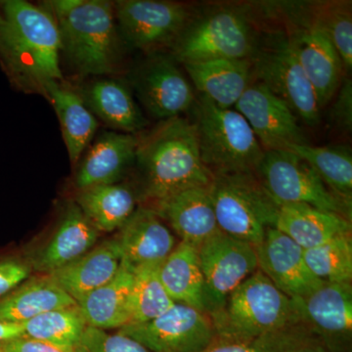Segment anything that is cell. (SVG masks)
I'll return each instance as SVG.
<instances>
[{"instance_id":"obj_12","label":"cell","mask_w":352,"mask_h":352,"mask_svg":"<svg viewBox=\"0 0 352 352\" xmlns=\"http://www.w3.org/2000/svg\"><path fill=\"white\" fill-rule=\"evenodd\" d=\"M204 277L205 312L212 315L229 296L258 270L256 249L226 233L219 232L198 249Z\"/></svg>"},{"instance_id":"obj_28","label":"cell","mask_w":352,"mask_h":352,"mask_svg":"<svg viewBox=\"0 0 352 352\" xmlns=\"http://www.w3.org/2000/svg\"><path fill=\"white\" fill-rule=\"evenodd\" d=\"M80 97L92 113L113 129L134 134L147 126L131 90L120 80H95L83 88Z\"/></svg>"},{"instance_id":"obj_7","label":"cell","mask_w":352,"mask_h":352,"mask_svg":"<svg viewBox=\"0 0 352 352\" xmlns=\"http://www.w3.org/2000/svg\"><path fill=\"white\" fill-rule=\"evenodd\" d=\"M210 191L217 224L226 235L256 247L266 229L275 227L279 205L256 173L214 176Z\"/></svg>"},{"instance_id":"obj_24","label":"cell","mask_w":352,"mask_h":352,"mask_svg":"<svg viewBox=\"0 0 352 352\" xmlns=\"http://www.w3.org/2000/svg\"><path fill=\"white\" fill-rule=\"evenodd\" d=\"M197 91L222 109H231L252 85L251 60H214L183 64Z\"/></svg>"},{"instance_id":"obj_35","label":"cell","mask_w":352,"mask_h":352,"mask_svg":"<svg viewBox=\"0 0 352 352\" xmlns=\"http://www.w3.org/2000/svg\"><path fill=\"white\" fill-rule=\"evenodd\" d=\"M305 258L312 274L327 283H351V233L305 250Z\"/></svg>"},{"instance_id":"obj_20","label":"cell","mask_w":352,"mask_h":352,"mask_svg":"<svg viewBox=\"0 0 352 352\" xmlns=\"http://www.w3.org/2000/svg\"><path fill=\"white\" fill-rule=\"evenodd\" d=\"M99 233L78 206L69 204L50 240L29 261L32 270L50 275L69 265L94 247Z\"/></svg>"},{"instance_id":"obj_5","label":"cell","mask_w":352,"mask_h":352,"mask_svg":"<svg viewBox=\"0 0 352 352\" xmlns=\"http://www.w3.org/2000/svg\"><path fill=\"white\" fill-rule=\"evenodd\" d=\"M258 36L247 11L239 7H214L193 13L170 46V55L182 65L251 59Z\"/></svg>"},{"instance_id":"obj_3","label":"cell","mask_w":352,"mask_h":352,"mask_svg":"<svg viewBox=\"0 0 352 352\" xmlns=\"http://www.w3.org/2000/svg\"><path fill=\"white\" fill-rule=\"evenodd\" d=\"M44 6L56 20L61 51L82 75L113 73L120 38L113 4L106 0H57Z\"/></svg>"},{"instance_id":"obj_16","label":"cell","mask_w":352,"mask_h":352,"mask_svg":"<svg viewBox=\"0 0 352 352\" xmlns=\"http://www.w3.org/2000/svg\"><path fill=\"white\" fill-rule=\"evenodd\" d=\"M254 249L258 270L289 298L307 295L323 283L308 268L305 250L275 227L266 229Z\"/></svg>"},{"instance_id":"obj_15","label":"cell","mask_w":352,"mask_h":352,"mask_svg":"<svg viewBox=\"0 0 352 352\" xmlns=\"http://www.w3.org/2000/svg\"><path fill=\"white\" fill-rule=\"evenodd\" d=\"M234 108L247 120L264 151L307 144L298 117L263 83H252Z\"/></svg>"},{"instance_id":"obj_1","label":"cell","mask_w":352,"mask_h":352,"mask_svg":"<svg viewBox=\"0 0 352 352\" xmlns=\"http://www.w3.org/2000/svg\"><path fill=\"white\" fill-rule=\"evenodd\" d=\"M138 200L153 208L193 187L208 186L212 176L201 163L196 132L184 117L161 120L138 138L135 160Z\"/></svg>"},{"instance_id":"obj_4","label":"cell","mask_w":352,"mask_h":352,"mask_svg":"<svg viewBox=\"0 0 352 352\" xmlns=\"http://www.w3.org/2000/svg\"><path fill=\"white\" fill-rule=\"evenodd\" d=\"M189 113L201 163L212 177L256 173L264 150L241 113L220 108L200 94Z\"/></svg>"},{"instance_id":"obj_27","label":"cell","mask_w":352,"mask_h":352,"mask_svg":"<svg viewBox=\"0 0 352 352\" xmlns=\"http://www.w3.org/2000/svg\"><path fill=\"white\" fill-rule=\"evenodd\" d=\"M133 279L134 268L122 261L117 274L110 281L78 303L87 326L106 331L129 324Z\"/></svg>"},{"instance_id":"obj_11","label":"cell","mask_w":352,"mask_h":352,"mask_svg":"<svg viewBox=\"0 0 352 352\" xmlns=\"http://www.w3.org/2000/svg\"><path fill=\"white\" fill-rule=\"evenodd\" d=\"M118 332L151 352H201L217 340L210 315L176 302L153 320L127 324Z\"/></svg>"},{"instance_id":"obj_43","label":"cell","mask_w":352,"mask_h":352,"mask_svg":"<svg viewBox=\"0 0 352 352\" xmlns=\"http://www.w3.org/2000/svg\"><path fill=\"white\" fill-rule=\"evenodd\" d=\"M4 19L3 16L0 15V29H1L2 25H3Z\"/></svg>"},{"instance_id":"obj_30","label":"cell","mask_w":352,"mask_h":352,"mask_svg":"<svg viewBox=\"0 0 352 352\" xmlns=\"http://www.w3.org/2000/svg\"><path fill=\"white\" fill-rule=\"evenodd\" d=\"M138 201V191L113 183L80 190L76 204L99 232H113L135 212Z\"/></svg>"},{"instance_id":"obj_29","label":"cell","mask_w":352,"mask_h":352,"mask_svg":"<svg viewBox=\"0 0 352 352\" xmlns=\"http://www.w3.org/2000/svg\"><path fill=\"white\" fill-rule=\"evenodd\" d=\"M76 305L78 302L50 275H41L29 278L8 295L0 298V321L24 323L44 312Z\"/></svg>"},{"instance_id":"obj_8","label":"cell","mask_w":352,"mask_h":352,"mask_svg":"<svg viewBox=\"0 0 352 352\" xmlns=\"http://www.w3.org/2000/svg\"><path fill=\"white\" fill-rule=\"evenodd\" d=\"M252 78L283 100L298 119L309 126L320 122L314 88L296 56L288 32H268L258 36L251 57Z\"/></svg>"},{"instance_id":"obj_33","label":"cell","mask_w":352,"mask_h":352,"mask_svg":"<svg viewBox=\"0 0 352 352\" xmlns=\"http://www.w3.org/2000/svg\"><path fill=\"white\" fill-rule=\"evenodd\" d=\"M21 324L25 337L74 351L87 327L78 305L50 310Z\"/></svg>"},{"instance_id":"obj_41","label":"cell","mask_w":352,"mask_h":352,"mask_svg":"<svg viewBox=\"0 0 352 352\" xmlns=\"http://www.w3.org/2000/svg\"><path fill=\"white\" fill-rule=\"evenodd\" d=\"M25 336L22 324L0 321V344Z\"/></svg>"},{"instance_id":"obj_17","label":"cell","mask_w":352,"mask_h":352,"mask_svg":"<svg viewBox=\"0 0 352 352\" xmlns=\"http://www.w3.org/2000/svg\"><path fill=\"white\" fill-rule=\"evenodd\" d=\"M296 56L316 95L319 108L339 90L344 65L330 38L314 28L289 27Z\"/></svg>"},{"instance_id":"obj_39","label":"cell","mask_w":352,"mask_h":352,"mask_svg":"<svg viewBox=\"0 0 352 352\" xmlns=\"http://www.w3.org/2000/svg\"><path fill=\"white\" fill-rule=\"evenodd\" d=\"M337 100L331 109V122L340 131L349 132L352 129V83L349 78L342 80Z\"/></svg>"},{"instance_id":"obj_13","label":"cell","mask_w":352,"mask_h":352,"mask_svg":"<svg viewBox=\"0 0 352 352\" xmlns=\"http://www.w3.org/2000/svg\"><path fill=\"white\" fill-rule=\"evenodd\" d=\"M298 322L326 352H351L352 285L323 282L311 293L292 298Z\"/></svg>"},{"instance_id":"obj_19","label":"cell","mask_w":352,"mask_h":352,"mask_svg":"<svg viewBox=\"0 0 352 352\" xmlns=\"http://www.w3.org/2000/svg\"><path fill=\"white\" fill-rule=\"evenodd\" d=\"M122 261L135 268L162 263L175 250V235L152 208L139 207L120 228L117 237Z\"/></svg>"},{"instance_id":"obj_26","label":"cell","mask_w":352,"mask_h":352,"mask_svg":"<svg viewBox=\"0 0 352 352\" xmlns=\"http://www.w3.org/2000/svg\"><path fill=\"white\" fill-rule=\"evenodd\" d=\"M41 92L50 99L57 113L69 160L72 163H78L98 129L96 118L80 95L63 80L46 83Z\"/></svg>"},{"instance_id":"obj_42","label":"cell","mask_w":352,"mask_h":352,"mask_svg":"<svg viewBox=\"0 0 352 352\" xmlns=\"http://www.w3.org/2000/svg\"><path fill=\"white\" fill-rule=\"evenodd\" d=\"M296 352H326L324 347L321 346L320 342L316 339L312 340L311 342L303 346L302 349H298Z\"/></svg>"},{"instance_id":"obj_21","label":"cell","mask_w":352,"mask_h":352,"mask_svg":"<svg viewBox=\"0 0 352 352\" xmlns=\"http://www.w3.org/2000/svg\"><path fill=\"white\" fill-rule=\"evenodd\" d=\"M138 138L134 134L105 131L85 153L76 175L78 190L113 184L135 160Z\"/></svg>"},{"instance_id":"obj_37","label":"cell","mask_w":352,"mask_h":352,"mask_svg":"<svg viewBox=\"0 0 352 352\" xmlns=\"http://www.w3.org/2000/svg\"><path fill=\"white\" fill-rule=\"evenodd\" d=\"M75 352H151L135 340L119 332L109 333L87 326Z\"/></svg>"},{"instance_id":"obj_23","label":"cell","mask_w":352,"mask_h":352,"mask_svg":"<svg viewBox=\"0 0 352 352\" xmlns=\"http://www.w3.org/2000/svg\"><path fill=\"white\" fill-rule=\"evenodd\" d=\"M122 261L117 238L94 245L80 258L50 274L76 302L107 283L119 270Z\"/></svg>"},{"instance_id":"obj_31","label":"cell","mask_w":352,"mask_h":352,"mask_svg":"<svg viewBox=\"0 0 352 352\" xmlns=\"http://www.w3.org/2000/svg\"><path fill=\"white\" fill-rule=\"evenodd\" d=\"M160 278L173 302L205 312L204 277L197 248L180 241L161 264Z\"/></svg>"},{"instance_id":"obj_22","label":"cell","mask_w":352,"mask_h":352,"mask_svg":"<svg viewBox=\"0 0 352 352\" xmlns=\"http://www.w3.org/2000/svg\"><path fill=\"white\" fill-rule=\"evenodd\" d=\"M291 27L314 28L330 38L344 68L352 67L351 2H284L279 4Z\"/></svg>"},{"instance_id":"obj_10","label":"cell","mask_w":352,"mask_h":352,"mask_svg":"<svg viewBox=\"0 0 352 352\" xmlns=\"http://www.w3.org/2000/svg\"><path fill=\"white\" fill-rule=\"evenodd\" d=\"M113 9L120 41L150 54L170 47L194 13L185 4L161 0H120Z\"/></svg>"},{"instance_id":"obj_2","label":"cell","mask_w":352,"mask_h":352,"mask_svg":"<svg viewBox=\"0 0 352 352\" xmlns=\"http://www.w3.org/2000/svg\"><path fill=\"white\" fill-rule=\"evenodd\" d=\"M1 6L0 54L16 82L43 91L46 83L63 80L61 38L50 11L23 0H6Z\"/></svg>"},{"instance_id":"obj_6","label":"cell","mask_w":352,"mask_h":352,"mask_svg":"<svg viewBox=\"0 0 352 352\" xmlns=\"http://www.w3.org/2000/svg\"><path fill=\"white\" fill-rule=\"evenodd\" d=\"M217 340H241L258 337L300 323L292 298L258 270L210 315Z\"/></svg>"},{"instance_id":"obj_25","label":"cell","mask_w":352,"mask_h":352,"mask_svg":"<svg viewBox=\"0 0 352 352\" xmlns=\"http://www.w3.org/2000/svg\"><path fill=\"white\" fill-rule=\"evenodd\" d=\"M275 228L308 250L351 233V221L307 204L289 203L279 205Z\"/></svg>"},{"instance_id":"obj_38","label":"cell","mask_w":352,"mask_h":352,"mask_svg":"<svg viewBox=\"0 0 352 352\" xmlns=\"http://www.w3.org/2000/svg\"><path fill=\"white\" fill-rule=\"evenodd\" d=\"M32 270L29 261L19 258H0V298L8 295L29 279Z\"/></svg>"},{"instance_id":"obj_14","label":"cell","mask_w":352,"mask_h":352,"mask_svg":"<svg viewBox=\"0 0 352 352\" xmlns=\"http://www.w3.org/2000/svg\"><path fill=\"white\" fill-rule=\"evenodd\" d=\"M138 100L153 117L164 120L189 113L196 94L171 55L151 53L131 74Z\"/></svg>"},{"instance_id":"obj_34","label":"cell","mask_w":352,"mask_h":352,"mask_svg":"<svg viewBox=\"0 0 352 352\" xmlns=\"http://www.w3.org/2000/svg\"><path fill=\"white\" fill-rule=\"evenodd\" d=\"M162 263L146 264L134 270L129 298V324L153 320L175 303L166 293L160 278Z\"/></svg>"},{"instance_id":"obj_18","label":"cell","mask_w":352,"mask_h":352,"mask_svg":"<svg viewBox=\"0 0 352 352\" xmlns=\"http://www.w3.org/2000/svg\"><path fill=\"white\" fill-rule=\"evenodd\" d=\"M152 208L166 223L170 224L182 242L197 249L221 232L215 217L210 185L184 190Z\"/></svg>"},{"instance_id":"obj_32","label":"cell","mask_w":352,"mask_h":352,"mask_svg":"<svg viewBox=\"0 0 352 352\" xmlns=\"http://www.w3.org/2000/svg\"><path fill=\"white\" fill-rule=\"evenodd\" d=\"M288 151L295 153L309 164L333 195L351 208L352 155L349 148L317 147L307 143L291 146Z\"/></svg>"},{"instance_id":"obj_9","label":"cell","mask_w":352,"mask_h":352,"mask_svg":"<svg viewBox=\"0 0 352 352\" xmlns=\"http://www.w3.org/2000/svg\"><path fill=\"white\" fill-rule=\"evenodd\" d=\"M256 175L278 205L307 204L351 221V208L333 195L310 164L295 153L288 150L264 151Z\"/></svg>"},{"instance_id":"obj_44","label":"cell","mask_w":352,"mask_h":352,"mask_svg":"<svg viewBox=\"0 0 352 352\" xmlns=\"http://www.w3.org/2000/svg\"><path fill=\"white\" fill-rule=\"evenodd\" d=\"M2 344H3V342H2ZM2 344H0V352H3V351H2Z\"/></svg>"},{"instance_id":"obj_36","label":"cell","mask_w":352,"mask_h":352,"mask_svg":"<svg viewBox=\"0 0 352 352\" xmlns=\"http://www.w3.org/2000/svg\"><path fill=\"white\" fill-rule=\"evenodd\" d=\"M314 339L316 338L300 322L252 339H217L201 352H296Z\"/></svg>"},{"instance_id":"obj_40","label":"cell","mask_w":352,"mask_h":352,"mask_svg":"<svg viewBox=\"0 0 352 352\" xmlns=\"http://www.w3.org/2000/svg\"><path fill=\"white\" fill-rule=\"evenodd\" d=\"M3 352H75L74 349H65L61 347L46 344L41 340L23 337L8 340L2 344Z\"/></svg>"}]
</instances>
